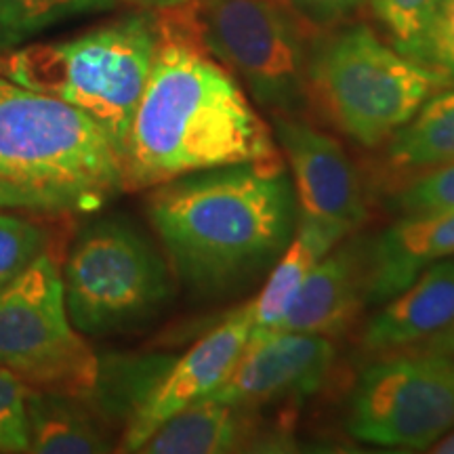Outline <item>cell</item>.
Returning <instances> with one entry per match:
<instances>
[{
    "instance_id": "1",
    "label": "cell",
    "mask_w": 454,
    "mask_h": 454,
    "mask_svg": "<svg viewBox=\"0 0 454 454\" xmlns=\"http://www.w3.org/2000/svg\"><path fill=\"white\" fill-rule=\"evenodd\" d=\"M278 158L271 127L198 36L192 4L160 13V43L122 152L124 192Z\"/></svg>"
},
{
    "instance_id": "2",
    "label": "cell",
    "mask_w": 454,
    "mask_h": 454,
    "mask_svg": "<svg viewBox=\"0 0 454 454\" xmlns=\"http://www.w3.org/2000/svg\"><path fill=\"white\" fill-rule=\"evenodd\" d=\"M145 208L173 274L207 301L263 280L299 221L282 158L164 181L152 187Z\"/></svg>"
},
{
    "instance_id": "3",
    "label": "cell",
    "mask_w": 454,
    "mask_h": 454,
    "mask_svg": "<svg viewBox=\"0 0 454 454\" xmlns=\"http://www.w3.org/2000/svg\"><path fill=\"white\" fill-rule=\"evenodd\" d=\"M122 192V158L93 118L0 76V208L70 217Z\"/></svg>"
},
{
    "instance_id": "4",
    "label": "cell",
    "mask_w": 454,
    "mask_h": 454,
    "mask_svg": "<svg viewBox=\"0 0 454 454\" xmlns=\"http://www.w3.org/2000/svg\"><path fill=\"white\" fill-rule=\"evenodd\" d=\"M160 43V13L139 11L70 41L27 43L0 53V76L93 118L122 158Z\"/></svg>"
},
{
    "instance_id": "5",
    "label": "cell",
    "mask_w": 454,
    "mask_h": 454,
    "mask_svg": "<svg viewBox=\"0 0 454 454\" xmlns=\"http://www.w3.org/2000/svg\"><path fill=\"white\" fill-rule=\"evenodd\" d=\"M450 78L383 43L364 24L317 30L309 49V107L356 145L387 144Z\"/></svg>"
},
{
    "instance_id": "6",
    "label": "cell",
    "mask_w": 454,
    "mask_h": 454,
    "mask_svg": "<svg viewBox=\"0 0 454 454\" xmlns=\"http://www.w3.org/2000/svg\"><path fill=\"white\" fill-rule=\"evenodd\" d=\"M70 322L84 337L137 331L173 297V270L137 225L104 217L81 231L61 268Z\"/></svg>"
},
{
    "instance_id": "7",
    "label": "cell",
    "mask_w": 454,
    "mask_h": 454,
    "mask_svg": "<svg viewBox=\"0 0 454 454\" xmlns=\"http://www.w3.org/2000/svg\"><path fill=\"white\" fill-rule=\"evenodd\" d=\"M198 36L270 112L305 114L314 27L284 0H194Z\"/></svg>"
},
{
    "instance_id": "8",
    "label": "cell",
    "mask_w": 454,
    "mask_h": 454,
    "mask_svg": "<svg viewBox=\"0 0 454 454\" xmlns=\"http://www.w3.org/2000/svg\"><path fill=\"white\" fill-rule=\"evenodd\" d=\"M0 366L26 387L78 400L98 387L99 360L70 322L61 265L49 251L0 291Z\"/></svg>"
},
{
    "instance_id": "9",
    "label": "cell",
    "mask_w": 454,
    "mask_h": 454,
    "mask_svg": "<svg viewBox=\"0 0 454 454\" xmlns=\"http://www.w3.org/2000/svg\"><path fill=\"white\" fill-rule=\"evenodd\" d=\"M452 429V356L391 354L368 366L351 391L348 431L366 444L429 450Z\"/></svg>"
},
{
    "instance_id": "10",
    "label": "cell",
    "mask_w": 454,
    "mask_h": 454,
    "mask_svg": "<svg viewBox=\"0 0 454 454\" xmlns=\"http://www.w3.org/2000/svg\"><path fill=\"white\" fill-rule=\"evenodd\" d=\"M271 133L286 158L299 219L325 227L345 240L368 219L366 192L356 164L328 130L305 114L271 116Z\"/></svg>"
},
{
    "instance_id": "11",
    "label": "cell",
    "mask_w": 454,
    "mask_h": 454,
    "mask_svg": "<svg viewBox=\"0 0 454 454\" xmlns=\"http://www.w3.org/2000/svg\"><path fill=\"white\" fill-rule=\"evenodd\" d=\"M337 348L325 334H251L234 371L208 400L244 411L309 397L331 377Z\"/></svg>"
},
{
    "instance_id": "12",
    "label": "cell",
    "mask_w": 454,
    "mask_h": 454,
    "mask_svg": "<svg viewBox=\"0 0 454 454\" xmlns=\"http://www.w3.org/2000/svg\"><path fill=\"white\" fill-rule=\"evenodd\" d=\"M251 305L244 303L177 357L135 404L121 450L137 452L168 417L211 395L236 368L251 339Z\"/></svg>"
},
{
    "instance_id": "13",
    "label": "cell",
    "mask_w": 454,
    "mask_h": 454,
    "mask_svg": "<svg viewBox=\"0 0 454 454\" xmlns=\"http://www.w3.org/2000/svg\"><path fill=\"white\" fill-rule=\"evenodd\" d=\"M345 240L317 261L286 316L270 333H308L334 339L354 325L368 301V244Z\"/></svg>"
},
{
    "instance_id": "14",
    "label": "cell",
    "mask_w": 454,
    "mask_h": 454,
    "mask_svg": "<svg viewBox=\"0 0 454 454\" xmlns=\"http://www.w3.org/2000/svg\"><path fill=\"white\" fill-rule=\"evenodd\" d=\"M454 326V254L434 261L402 293L385 301L362 334V348L389 354Z\"/></svg>"
},
{
    "instance_id": "15",
    "label": "cell",
    "mask_w": 454,
    "mask_h": 454,
    "mask_svg": "<svg viewBox=\"0 0 454 454\" xmlns=\"http://www.w3.org/2000/svg\"><path fill=\"white\" fill-rule=\"evenodd\" d=\"M454 254V211L400 217L368 244V303L402 293L434 261Z\"/></svg>"
},
{
    "instance_id": "16",
    "label": "cell",
    "mask_w": 454,
    "mask_h": 454,
    "mask_svg": "<svg viewBox=\"0 0 454 454\" xmlns=\"http://www.w3.org/2000/svg\"><path fill=\"white\" fill-rule=\"evenodd\" d=\"M280 440L259 429L253 411L204 400L168 417L139 446L144 454H223L244 450H280Z\"/></svg>"
},
{
    "instance_id": "17",
    "label": "cell",
    "mask_w": 454,
    "mask_h": 454,
    "mask_svg": "<svg viewBox=\"0 0 454 454\" xmlns=\"http://www.w3.org/2000/svg\"><path fill=\"white\" fill-rule=\"evenodd\" d=\"M339 242L340 238L325 230V227L305 219L297 221L293 240L288 242V247L278 257L274 268L270 270L268 280L261 288L259 297L248 301L253 316L251 334L274 331L278 322L286 316L303 282L308 280L309 271Z\"/></svg>"
},
{
    "instance_id": "18",
    "label": "cell",
    "mask_w": 454,
    "mask_h": 454,
    "mask_svg": "<svg viewBox=\"0 0 454 454\" xmlns=\"http://www.w3.org/2000/svg\"><path fill=\"white\" fill-rule=\"evenodd\" d=\"M26 423L30 452L95 454L110 452L112 442L78 397L27 387Z\"/></svg>"
},
{
    "instance_id": "19",
    "label": "cell",
    "mask_w": 454,
    "mask_h": 454,
    "mask_svg": "<svg viewBox=\"0 0 454 454\" xmlns=\"http://www.w3.org/2000/svg\"><path fill=\"white\" fill-rule=\"evenodd\" d=\"M385 167L408 179L454 162V89H442L385 144Z\"/></svg>"
},
{
    "instance_id": "20",
    "label": "cell",
    "mask_w": 454,
    "mask_h": 454,
    "mask_svg": "<svg viewBox=\"0 0 454 454\" xmlns=\"http://www.w3.org/2000/svg\"><path fill=\"white\" fill-rule=\"evenodd\" d=\"M121 0H0V53L20 49L74 17L104 13Z\"/></svg>"
},
{
    "instance_id": "21",
    "label": "cell",
    "mask_w": 454,
    "mask_h": 454,
    "mask_svg": "<svg viewBox=\"0 0 454 454\" xmlns=\"http://www.w3.org/2000/svg\"><path fill=\"white\" fill-rule=\"evenodd\" d=\"M368 4L391 44L414 59L444 0H368Z\"/></svg>"
},
{
    "instance_id": "22",
    "label": "cell",
    "mask_w": 454,
    "mask_h": 454,
    "mask_svg": "<svg viewBox=\"0 0 454 454\" xmlns=\"http://www.w3.org/2000/svg\"><path fill=\"white\" fill-rule=\"evenodd\" d=\"M391 207L400 217H429L454 211V162L425 170L408 179L391 196Z\"/></svg>"
},
{
    "instance_id": "23",
    "label": "cell",
    "mask_w": 454,
    "mask_h": 454,
    "mask_svg": "<svg viewBox=\"0 0 454 454\" xmlns=\"http://www.w3.org/2000/svg\"><path fill=\"white\" fill-rule=\"evenodd\" d=\"M47 234L32 221L0 213V291L47 253Z\"/></svg>"
},
{
    "instance_id": "24",
    "label": "cell",
    "mask_w": 454,
    "mask_h": 454,
    "mask_svg": "<svg viewBox=\"0 0 454 454\" xmlns=\"http://www.w3.org/2000/svg\"><path fill=\"white\" fill-rule=\"evenodd\" d=\"M27 387L0 366V452H30L26 423Z\"/></svg>"
},
{
    "instance_id": "25",
    "label": "cell",
    "mask_w": 454,
    "mask_h": 454,
    "mask_svg": "<svg viewBox=\"0 0 454 454\" xmlns=\"http://www.w3.org/2000/svg\"><path fill=\"white\" fill-rule=\"evenodd\" d=\"M414 59L454 78V0H444Z\"/></svg>"
},
{
    "instance_id": "26",
    "label": "cell",
    "mask_w": 454,
    "mask_h": 454,
    "mask_svg": "<svg viewBox=\"0 0 454 454\" xmlns=\"http://www.w3.org/2000/svg\"><path fill=\"white\" fill-rule=\"evenodd\" d=\"M314 30H328L362 9L368 0H284Z\"/></svg>"
},
{
    "instance_id": "27",
    "label": "cell",
    "mask_w": 454,
    "mask_h": 454,
    "mask_svg": "<svg viewBox=\"0 0 454 454\" xmlns=\"http://www.w3.org/2000/svg\"><path fill=\"white\" fill-rule=\"evenodd\" d=\"M124 3L135 4L144 11H154V13H167V11H177L190 7L194 0H124Z\"/></svg>"
},
{
    "instance_id": "28",
    "label": "cell",
    "mask_w": 454,
    "mask_h": 454,
    "mask_svg": "<svg viewBox=\"0 0 454 454\" xmlns=\"http://www.w3.org/2000/svg\"><path fill=\"white\" fill-rule=\"evenodd\" d=\"M431 452H442V454H454V429L448 431L444 438H440L434 446L429 448Z\"/></svg>"
}]
</instances>
